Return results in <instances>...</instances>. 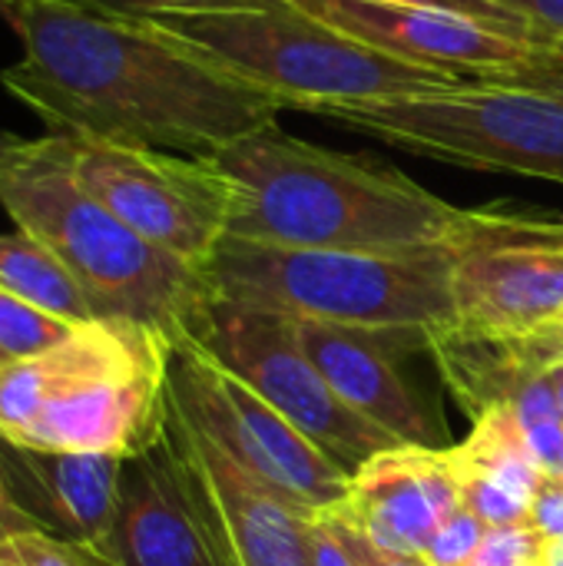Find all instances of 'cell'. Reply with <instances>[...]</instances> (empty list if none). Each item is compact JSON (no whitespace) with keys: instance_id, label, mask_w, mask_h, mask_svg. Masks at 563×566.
<instances>
[{"instance_id":"5","label":"cell","mask_w":563,"mask_h":566,"mask_svg":"<svg viewBox=\"0 0 563 566\" xmlns=\"http://www.w3.org/2000/svg\"><path fill=\"white\" fill-rule=\"evenodd\" d=\"M143 20L196 46L222 70L269 93L279 106L309 113L468 83L445 70L385 56L309 17L289 0H226Z\"/></svg>"},{"instance_id":"38","label":"cell","mask_w":563,"mask_h":566,"mask_svg":"<svg viewBox=\"0 0 563 566\" xmlns=\"http://www.w3.org/2000/svg\"><path fill=\"white\" fill-rule=\"evenodd\" d=\"M13 139H17L13 133H7V129H0V149H7V146H10Z\"/></svg>"},{"instance_id":"26","label":"cell","mask_w":563,"mask_h":566,"mask_svg":"<svg viewBox=\"0 0 563 566\" xmlns=\"http://www.w3.org/2000/svg\"><path fill=\"white\" fill-rule=\"evenodd\" d=\"M385 3H415V7H435V10H451V13H468V17H478V20H488L494 27H504L538 46H544V40L538 36V30L531 23H524L514 10L494 3V0H385Z\"/></svg>"},{"instance_id":"28","label":"cell","mask_w":563,"mask_h":566,"mask_svg":"<svg viewBox=\"0 0 563 566\" xmlns=\"http://www.w3.org/2000/svg\"><path fill=\"white\" fill-rule=\"evenodd\" d=\"M322 514L329 517V524L335 527V534L342 537V544L348 547V554L355 557L358 566H431L418 554H392V551L378 547L375 541H368L365 534H358L355 527H348L345 521H338L335 514H329V511H322Z\"/></svg>"},{"instance_id":"33","label":"cell","mask_w":563,"mask_h":566,"mask_svg":"<svg viewBox=\"0 0 563 566\" xmlns=\"http://www.w3.org/2000/svg\"><path fill=\"white\" fill-rule=\"evenodd\" d=\"M554 342V338H551ZM548 378H551V388H554V395H557V405H561V415H563V345L554 342V355H551V361H548Z\"/></svg>"},{"instance_id":"36","label":"cell","mask_w":563,"mask_h":566,"mask_svg":"<svg viewBox=\"0 0 563 566\" xmlns=\"http://www.w3.org/2000/svg\"><path fill=\"white\" fill-rule=\"evenodd\" d=\"M544 50H548V53H554V56H557V60H563V36H557V40H554V43H548V46H544Z\"/></svg>"},{"instance_id":"16","label":"cell","mask_w":563,"mask_h":566,"mask_svg":"<svg viewBox=\"0 0 563 566\" xmlns=\"http://www.w3.org/2000/svg\"><path fill=\"white\" fill-rule=\"evenodd\" d=\"M425 352L435 358L445 388L471 421L494 408L514 411L524 428L563 421L548 378V361L554 355L548 335L484 332L455 318L428 332Z\"/></svg>"},{"instance_id":"1","label":"cell","mask_w":563,"mask_h":566,"mask_svg":"<svg viewBox=\"0 0 563 566\" xmlns=\"http://www.w3.org/2000/svg\"><path fill=\"white\" fill-rule=\"evenodd\" d=\"M20 60L3 90L50 133L212 156L279 116V103L143 17L17 0Z\"/></svg>"},{"instance_id":"22","label":"cell","mask_w":563,"mask_h":566,"mask_svg":"<svg viewBox=\"0 0 563 566\" xmlns=\"http://www.w3.org/2000/svg\"><path fill=\"white\" fill-rule=\"evenodd\" d=\"M0 566H113L96 547L43 531H17L0 541Z\"/></svg>"},{"instance_id":"12","label":"cell","mask_w":563,"mask_h":566,"mask_svg":"<svg viewBox=\"0 0 563 566\" xmlns=\"http://www.w3.org/2000/svg\"><path fill=\"white\" fill-rule=\"evenodd\" d=\"M166 441L222 566H309V521L315 514L265 488L173 405Z\"/></svg>"},{"instance_id":"7","label":"cell","mask_w":563,"mask_h":566,"mask_svg":"<svg viewBox=\"0 0 563 566\" xmlns=\"http://www.w3.org/2000/svg\"><path fill=\"white\" fill-rule=\"evenodd\" d=\"M319 116L484 172H521L563 186V103L501 80L382 103L329 106Z\"/></svg>"},{"instance_id":"39","label":"cell","mask_w":563,"mask_h":566,"mask_svg":"<svg viewBox=\"0 0 563 566\" xmlns=\"http://www.w3.org/2000/svg\"><path fill=\"white\" fill-rule=\"evenodd\" d=\"M541 332H563V315L557 318V322H551L548 328H541Z\"/></svg>"},{"instance_id":"32","label":"cell","mask_w":563,"mask_h":566,"mask_svg":"<svg viewBox=\"0 0 563 566\" xmlns=\"http://www.w3.org/2000/svg\"><path fill=\"white\" fill-rule=\"evenodd\" d=\"M494 3L514 10L524 23H531L544 40V46L563 36V0H494Z\"/></svg>"},{"instance_id":"40","label":"cell","mask_w":563,"mask_h":566,"mask_svg":"<svg viewBox=\"0 0 563 566\" xmlns=\"http://www.w3.org/2000/svg\"><path fill=\"white\" fill-rule=\"evenodd\" d=\"M541 335H548V338H554L557 345H563V332H541Z\"/></svg>"},{"instance_id":"14","label":"cell","mask_w":563,"mask_h":566,"mask_svg":"<svg viewBox=\"0 0 563 566\" xmlns=\"http://www.w3.org/2000/svg\"><path fill=\"white\" fill-rule=\"evenodd\" d=\"M285 318L309 361L352 411L392 434L398 444L438 448L435 441L445 434V428L398 368V352L425 348L428 332L362 328L292 315Z\"/></svg>"},{"instance_id":"29","label":"cell","mask_w":563,"mask_h":566,"mask_svg":"<svg viewBox=\"0 0 563 566\" xmlns=\"http://www.w3.org/2000/svg\"><path fill=\"white\" fill-rule=\"evenodd\" d=\"M60 3H73V7L96 10V13H113V17H156V13H173V10H199V7H212L226 0H60Z\"/></svg>"},{"instance_id":"13","label":"cell","mask_w":563,"mask_h":566,"mask_svg":"<svg viewBox=\"0 0 563 566\" xmlns=\"http://www.w3.org/2000/svg\"><path fill=\"white\" fill-rule=\"evenodd\" d=\"M332 30L415 66L455 76H501L524 66L541 46L488 20L385 0H289Z\"/></svg>"},{"instance_id":"43","label":"cell","mask_w":563,"mask_h":566,"mask_svg":"<svg viewBox=\"0 0 563 566\" xmlns=\"http://www.w3.org/2000/svg\"><path fill=\"white\" fill-rule=\"evenodd\" d=\"M561 478H563V448H561Z\"/></svg>"},{"instance_id":"20","label":"cell","mask_w":563,"mask_h":566,"mask_svg":"<svg viewBox=\"0 0 563 566\" xmlns=\"http://www.w3.org/2000/svg\"><path fill=\"white\" fill-rule=\"evenodd\" d=\"M451 461L461 471L491 478L524 504H531L548 481V471L538 464V458L528 448L521 418L508 408H494L481 415L475 421V434L465 444L451 448Z\"/></svg>"},{"instance_id":"21","label":"cell","mask_w":563,"mask_h":566,"mask_svg":"<svg viewBox=\"0 0 563 566\" xmlns=\"http://www.w3.org/2000/svg\"><path fill=\"white\" fill-rule=\"evenodd\" d=\"M70 328H73L70 322H60L0 289V352L10 361L56 345L60 338L70 335Z\"/></svg>"},{"instance_id":"23","label":"cell","mask_w":563,"mask_h":566,"mask_svg":"<svg viewBox=\"0 0 563 566\" xmlns=\"http://www.w3.org/2000/svg\"><path fill=\"white\" fill-rule=\"evenodd\" d=\"M455 471H458V481H461V501H465V507L471 514H478L488 527L528 524L531 504H524L521 497H514L511 491H504L491 478H481V474H471V471H461V468H455Z\"/></svg>"},{"instance_id":"27","label":"cell","mask_w":563,"mask_h":566,"mask_svg":"<svg viewBox=\"0 0 563 566\" xmlns=\"http://www.w3.org/2000/svg\"><path fill=\"white\" fill-rule=\"evenodd\" d=\"M488 80L518 83V86L548 93V96H554V99H561L563 103V60H557L554 53H548L544 46H541L524 66L511 70V73H501V76H488Z\"/></svg>"},{"instance_id":"41","label":"cell","mask_w":563,"mask_h":566,"mask_svg":"<svg viewBox=\"0 0 563 566\" xmlns=\"http://www.w3.org/2000/svg\"><path fill=\"white\" fill-rule=\"evenodd\" d=\"M7 534H13V531H10V527H7V521H3V517H0V541H3V537H7Z\"/></svg>"},{"instance_id":"37","label":"cell","mask_w":563,"mask_h":566,"mask_svg":"<svg viewBox=\"0 0 563 566\" xmlns=\"http://www.w3.org/2000/svg\"><path fill=\"white\" fill-rule=\"evenodd\" d=\"M13 7H17V0H0V17H3V20H10Z\"/></svg>"},{"instance_id":"9","label":"cell","mask_w":563,"mask_h":566,"mask_svg":"<svg viewBox=\"0 0 563 566\" xmlns=\"http://www.w3.org/2000/svg\"><path fill=\"white\" fill-rule=\"evenodd\" d=\"M186 342L242 378L342 471L355 474L375 454L398 448L392 434L365 421L329 388L295 342L285 315L212 298Z\"/></svg>"},{"instance_id":"19","label":"cell","mask_w":563,"mask_h":566,"mask_svg":"<svg viewBox=\"0 0 563 566\" xmlns=\"http://www.w3.org/2000/svg\"><path fill=\"white\" fill-rule=\"evenodd\" d=\"M0 289L70 325L100 318L70 269L20 229L0 232Z\"/></svg>"},{"instance_id":"35","label":"cell","mask_w":563,"mask_h":566,"mask_svg":"<svg viewBox=\"0 0 563 566\" xmlns=\"http://www.w3.org/2000/svg\"><path fill=\"white\" fill-rule=\"evenodd\" d=\"M544 566H563V541H551L544 547Z\"/></svg>"},{"instance_id":"15","label":"cell","mask_w":563,"mask_h":566,"mask_svg":"<svg viewBox=\"0 0 563 566\" xmlns=\"http://www.w3.org/2000/svg\"><path fill=\"white\" fill-rule=\"evenodd\" d=\"M465 507L451 448L398 444L365 461L329 514L392 554L425 557L438 527Z\"/></svg>"},{"instance_id":"25","label":"cell","mask_w":563,"mask_h":566,"mask_svg":"<svg viewBox=\"0 0 563 566\" xmlns=\"http://www.w3.org/2000/svg\"><path fill=\"white\" fill-rule=\"evenodd\" d=\"M488 524L471 514L468 507H458L435 534V541L425 551V560L431 566H465L471 560V554L478 551V544L484 541Z\"/></svg>"},{"instance_id":"10","label":"cell","mask_w":563,"mask_h":566,"mask_svg":"<svg viewBox=\"0 0 563 566\" xmlns=\"http://www.w3.org/2000/svg\"><path fill=\"white\" fill-rule=\"evenodd\" d=\"M76 182L146 242L202 269L229 232V189L209 159L66 136Z\"/></svg>"},{"instance_id":"3","label":"cell","mask_w":563,"mask_h":566,"mask_svg":"<svg viewBox=\"0 0 563 566\" xmlns=\"http://www.w3.org/2000/svg\"><path fill=\"white\" fill-rule=\"evenodd\" d=\"M169 348L149 325L93 318L0 365V438L33 451H146L169 415Z\"/></svg>"},{"instance_id":"18","label":"cell","mask_w":563,"mask_h":566,"mask_svg":"<svg viewBox=\"0 0 563 566\" xmlns=\"http://www.w3.org/2000/svg\"><path fill=\"white\" fill-rule=\"evenodd\" d=\"M123 461L116 454L33 451L0 438V488L33 531L100 547L116 517Z\"/></svg>"},{"instance_id":"42","label":"cell","mask_w":563,"mask_h":566,"mask_svg":"<svg viewBox=\"0 0 563 566\" xmlns=\"http://www.w3.org/2000/svg\"><path fill=\"white\" fill-rule=\"evenodd\" d=\"M7 361H10V358H7V355H3V352H0V365H7Z\"/></svg>"},{"instance_id":"44","label":"cell","mask_w":563,"mask_h":566,"mask_svg":"<svg viewBox=\"0 0 563 566\" xmlns=\"http://www.w3.org/2000/svg\"><path fill=\"white\" fill-rule=\"evenodd\" d=\"M528 566H544V560H538V564H528Z\"/></svg>"},{"instance_id":"4","label":"cell","mask_w":563,"mask_h":566,"mask_svg":"<svg viewBox=\"0 0 563 566\" xmlns=\"http://www.w3.org/2000/svg\"><path fill=\"white\" fill-rule=\"evenodd\" d=\"M0 209L70 269L100 318L183 342L212 302L202 269L146 242L76 182L66 136H17L0 149Z\"/></svg>"},{"instance_id":"2","label":"cell","mask_w":563,"mask_h":566,"mask_svg":"<svg viewBox=\"0 0 563 566\" xmlns=\"http://www.w3.org/2000/svg\"><path fill=\"white\" fill-rule=\"evenodd\" d=\"M229 189V232L289 249H448L465 212L375 159L322 149L269 123L206 156Z\"/></svg>"},{"instance_id":"34","label":"cell","mask_w":563,"mask_h":566,"mask_svg":"<svg viewBox=\"0 0 563 566\" xmlns=\"http://www.w3.org/2000/svg\"><path fill=\"white\" fill-rule=\"evenodd\" d=\"M0 517L7 521V527H10L13 534H17V531H33V527H30V521H27L23 514H17V511H13V504L7 501L3 488H0Z\"/></svg>"},{"instance_id":"17","label":"cell","mask_w":563,"mask_h":566,"mask_svg":"<svg viewBox=\"0 0 563 566\" xmlns=\"http://www.w3.org/2000/svg\"><path fill=\"white\" fill-rule=\"evenodd\" d=\"M113 566H222L163 434L123 461L116 517L96 547Z\"/></svg>"},{"instance_id":"30","label":"cell","mask_w":563,"mask_h":566,"mask_svg":"<svg viewBox=\"0 0 563 566\" xmlns=\"http://www.w3.org/2000/svg\"><path fill=\"white\" fill-rule=\"evenodd\" d=\"M528 524L551 544L563 541V478H548L538 497L531 501Z\"/></svg>"},{"instance_id":"6","label":"cell","mask_w":563,"mask_h":566,"mask_svg":"<svg viewBox=\"0 0 563 566\" xmlns=\"http://www.w3.org/2000/svg\"><path fill=\"white\" fill-rule=\"evenodd\" d=\"M202 275L219 302L292 318L418 332L455 322L448 249H289L226 235Z\"/></svg>"},{"instance_id":"8","label":"cell","mask_w":563,"mask_h":566,"mask_svg":"<svg viewBox=\"0 0 563 566\" xmlns=\"http://www.w3.org/2000/svg\"><path fill=\"white\" fill-rule=\"evenodd\" d=\"M169 405L295 507L322 514L348 494V471L319 451L242 378L186 338L169 348Z\"/></svg>"},{"instance_id":"31","label":"cell","mask_w":563,"mask_h":566,"mask_svg":"<svg viewBox=\"0 0 563 566\" xmlns=\"http://www.w3.org/2000/svg\"><path fill=\"white\" fill-rule=\"evenodd\" d=\"M309 566H358L325 514L309 521Z\"/></svg>"},{"instance_id":"11","label":"cell","mask_w":563,"mask_h":566,"mask_svg":"<svg viewBox=\"0 0 563 566\" xmlns=\"http://www.w3.org/2000/svg\"><path fill=\"white\" fill-rule=\"evenodd\" d=\"M448 252L458 322L531 335L563 315V219L468 209Z\"/></svg>"},{"instance_id":"24","label":"cell","mask_w":563,"mask_h":566,"mask_svg":"<svg viewBox=\"0 0 563 566\" xmlns=\"http://www.w3.org/2000/svg\"><path fill=\"white\" fill-rule=\"evenodd\" d=\"M548 541L531 524L514 527H488L484 541L465 566H528L544 560Z\"/></svg>"}]
</instances>
